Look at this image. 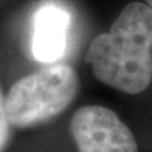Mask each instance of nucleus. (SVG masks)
I'll use <instances>...</instances> for the list:
<instances>
[{"instance_id": "7ed1b4c3", "label": "nucleus", "mask_w": 152, "mask_h": 152, "mask_svg": "<svg viewBox=\"0 0 152 152\" xmlns=\"http://www.w3.org/2000/svg\"><path fill=\"white\" fill-rule=\"evenodd\" d=\"M70 132L79 152H137L132 131L102 105L77 109L70 121Z\"/></svg>"}, {"instance_id": "f257e3e1", "label": "nucleus", "mask_w": 152, "mask_h": 152, "mask_svg": "<svg viewBox=\"0 0 152 152\" xmlns=\"http://www.w3.org/2000/svg\"><path fill=\"white\" fill-rule=\"evenodd\" d=\"M86 62L99 81L126 94H140L152 81V8L129 3L110 29L94 38Z\"/></svg>"}, {"instance_id": "20e7f679", "label": "nucleus", "mask_w": 152, "mask_h": 152, "mask_svg": "<svg viewBox=\"0 0 152 152\" xmlns=\"http://www.w3.org/2000/svg\"><path fill=\"white\" fill-rule=\"evenodd\" d=\"M71 13L56 1H46L33 18L32 55L41 64H56L66 53Z\"/></svg>"}, {"instance_id": "f03ea898", "label": "nucleus", "mask_w": 152, "mask_h": 152, "mask_svg": "<svg viewBox=\"0 0 152 152\" xmlns=\"http://www.w3.org/2000/svg\"><path fill=\"white\" fill-rule=\"evenodd\" d=\"M79 90L75 70L65 64H52L19 79L5 98L10 124L28 128L61 114L74 102Z\"/></svg>"}, {"instance_id": "39448f33", "label": "nucleus", "mask_w": 152, "mask_h": 152, "mask_svg": "<svg viewBox=\"0 0 152 152\" xmlns=\"http://www.w3.org/2000/svg\"><path fill=\"white\" fill-rule=\"evenodd\" d=\"M10 122H9L7 107H5V98L0 89V152L5 150L8 145L9 136H10Z\"/></svg>"}, {"instance_id": "423d86ee", "label": "nucleus", "mask_w": 152, "mask_h": 152, "mask_svg": "<svg viewBox=\"0 0 152 152\" xmlns=\"http://www.w3.org/2000/svg\"><path fill=\"white\" fill-rule=\"evenodd\" d=\"M146 1H147V5H150L152 8V0H146Z\"/></svg>"}]
</instances>
